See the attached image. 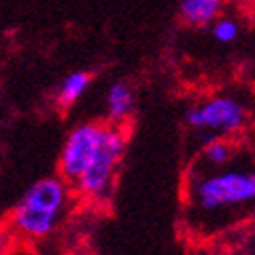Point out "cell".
<instances>
[{
	"label": "cell",
	"mask_w": 255,
	"mask_h": 255,
	"mask_svg": "<svg viewBox=\"0 0 255 255\" xmlns=\"http://www.w3.org/2000/svg\"><path fill=\"white\" fill-rule=\"evenodd\" d=\"M255 210V161L237 153L229 163L190 165L184 188V217L200 235L217 231Z\"/></svg>",
	"instance_id": "6da1fadb"
},
{
	"label": "cell",
	"mask_w": 255,
	"mask_h": 255,
	"mask_svg": "<svg viewBox=\"0 0 255 255\" xmlns=\"http://www.w3.org/2000/svg\"><path fill=\"white\" fill-rule=\"evenodd\" d=\"M72 198V186L59 176H47L33 182L8 215L6 227L14 241L41 243L53 237L68 217Z\"/></svg>",
	"instance_id": "7a4b0ae2"
},
{
	"label": "cell",
	"mask_w": 255,
	"mask_h": 255,
	"mask_svg": "<svg viewBox=\"0 0 255 255\" xmlns=\"http://www.w3.org/2000/svg\"><path fill=\"white\" fill-rule=\"evenodd\" d=\"M253 109L245 96L223 90L192 102L184 113V123L200 145L212 139H233L251 125Z\"/></svg>",
	"instance_id": "3957f363"
},
{
	"label": "cell",
	"mask_w": 255,
	"mask_h": 255,
	"mask_svg": "<svg viewBox=\"0 0 255 255\" xmlns=\"http://www.w3.org/2000/svg\"><path fill=\"white\" fill-rule=\"evenodd\" d=\"M125 153H127V129L106 123V133L92 161L72 186L74 194L90 204L102 206L109 202L115 192Z\"/></svg>",
	"instance_id": "277c9868"
},
{
	"label": "cell",
	"mask_w": 255,
	"mask_h": 255,
	"mask_svg": "<svg viewBox=\"0 0 255 255\" xmlns=\"http://www.w3.org/2000/svg\"><path fill=\"white\" fill-rule=\"evenodd\" d=\"M104 133H106V123L86 121L76 125L61 145L57 176L63 178L70 186H74V182L84 174V169L92 161Z\"/></svg>",
	"instance_id": "5b68a950"
},
{
	"label": "cell",
	"mask_w": 255,
	"mask_h": 255,
	"mask_svg": "<svg viewBox=\"0 0 255 255\" xmlns=\"http://www.w3.org/2000/svg\"><path fill=\"white\" fill-rule=\"evenodd\" d=\"M137 109V94L129 82L117 80L113 82L104 94V113L106 123L115 127H125L135 115Z\"/></svg>",
	"instance_id": "8992f818"
},
{
	"label": "cell",
	"mask_w": 255,
	"mask_h": 255,
	"mask_svg": "<svg viewBox=\"0 0 255 255\" xmlns=\"http://www.w3.org/2000/svg\"><path fill=\"white\" fill-rule=\"evenodd\" d=\"M225 0H180V18L190 27H208L223 14Z\"/></svg>",
	"instance_id": "52a82bcc"
},
{
	"label": "cell",
	"mask_w": 255,
	"mask_h": 255,
	"mask_svg": "<svg viewBox=\"0 0 255 255\" xmlns=\"http://www.w3.org/2000/svg\"><path fill=\"white\" fill-rule=\"evenodd\" d=\"M90 84H92V76L88 72H82V70L70 72L61 80L59 88H57V96H55L57 104L61 109H72V106H76L82 100V96L86 94Z\"/></svg>",
	"instance_id": "ba28073f"
},
{
	"label": "cell",
	"mask_w": 255,
	"mask_h": 255,
	"mask_svg": "<svg viewBox=\"0 0 255 255\" xmlns=\"http://www.w3.org/2000/svg\"><path fill=\"white\" fill-rule=\"evenodd\" d=\"M237 153H239V147L233 143V139H212L200 145L194 161L200 165H208V167H219V165L229 163Z\"/></svg>",
	"instance_id": "9c48e42d"
},
{
	"label": "cell",
	"mask_w": 255,
	"mask_h": 255,
	"mask_svg": "<svg viewBox=\"0 0 255 255\" xmlns=\"http://www.w3.org/2000/svg\"><path fill=\"white\" fill-rule=\"evenodd\" d=\"M210 33H212V39H215L217 43L231 45V43H235L241 35V23L233 16L221 14L219 18H215L210 23Z\"/></svg>",
	"instance_id": "30bf717a"
},
{
	"label": "cell",
	"mask_w": 255,
	"mask_h": 255,
	"mask_svg": "<svg viewBox=\"0 0 255 255\" xmlns=\"http://www.w3.org/2000/svg\"><path fill=\"white\" fill-rule=\"evenodd\" d=\"M4 255H41L37 249H33V247H29V245H23V243H14V245H10L8 249H6V253Z\"/></svg>",
	"instance_id": "8fae6325"
},
{
	"label": "cell",
	"mask_w": 255,
	"mask_h": 255,
	"mask_svg": "<svg viewBox=\"0 0 255 255\" xmlns=\"http://www.w3.org/2000/svg\"><path fill=\"white\" fill-rule=\"evenodd\" d=\"M188 255H221V253L215 251L212 247H208V245H194L188 251Z\"/></svg>",
	"instance_id": "7c38bea8"
},
{
	"label": "cell",
	"mask_w": 255,
	"mask_h": 255,
	"mask_svg": "<svg viewBox=\"0 0 255 255\" xmlns=\"http://www.w3.org/2000/svg\"><path fill=\"white\" fill-rule=\"evenodd\" d=\"M4 253H6V251H4V249H0V255H4Z\"/></svg>",
	"instance_id": "4fadbf2b"
},
{
	"label": "cell",
	"mask_w": 255,
	"mask_h": 255,
	"mask_svg": "<svg viewBox=\"0 0 255 255\" xmlns=\"http://www.w3.org/2000/svg\"><path fill=\"white\" fill-rule=\"evenodd\" d=\"M78 255H92V253H78Z\"/></svg>",
	"instance_id": "5bb4252c"
}]
</instances>
